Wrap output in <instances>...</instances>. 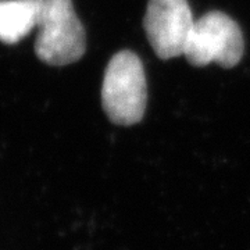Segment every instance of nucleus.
Listing matches in <instances>:
<instances>
[{
  "label": "nucleus",
  "mask_w": 250,
  "mask_h": 250,
  "mask_svg": "<svg viewBox=\"0 0 250 250\" xmlns=\"http://www.w3.org/2000/svg\"><path fill=\"white\" fill-rule=\"evenodd\" d=\"M102 104L117 125H134L143 118L147 104L146 75L134 52L123 50L111 57L102 86Z\"/></svg>",
  "instance_id": "1"
},
{
  "label": "nucleus",
  "mask_w": 250,
  "mask_h": 250,
  "mask_svg": "<svg viewBox=\"0 0 250 250\" xmlns=\"http://www.w3.org/2000/svg\"><path fill=\"white\" fill-rule=\"evenodd\" d=\"M243 50L239 25L221 11H210L195 21L184 54L195 67L217 62L224 68H232L241 62Z\"/></svg>",
  "instance_id": "3"
},
{
  "label": "nucleus",
  "mask_w": 250,
  "mask_h": 250,
  "mask_svg": "<svg viewBox=\"0 0 250 250\" xmlns=\"http://www.w3.org/2000/svg\"><path fill=\"white\" fill-rule=\"evenodd\" d=\"M193 24L188 0H149L143 20L153 50L163 60L184 54Z\"/></svg>",
  "instance_id": "4"
},
{
  "label": "nucleus",
  "mask_w": 250,
  "mask_h": 250,
  "mask_svg": "<svg viewBox=\"0 0 250 250\" xmlns=\"http://www.w3.org/2000/svg\"><path fill=\"white\" fill-rule=\"evenodd\" d=\"M39 35L36 56L50 65H67L85 53V31L71 0H36Z\"/></svg>",
  "instance_id": "2"
},
{
  "label": "nucleus",
  "mask_w": 250,
  "mask_h": 250,
  "mask_svg": "<svg viewBox=\"0 0 250 250\" xmlns=\"http://www.w3.org/2000/svg\"><path fill=\"white\" fill-rule=\"evenodd\" d=\"M38 24L36 0H0V41L16 43Z\"/></svg>",
  "instance_id": "5"
}]
</instances>
